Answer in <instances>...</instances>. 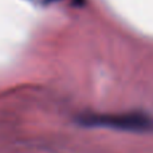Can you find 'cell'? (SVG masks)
<instances>
[{
    "label": "cell",
    "mask_w": 153,
    "mask_h": 153,
    "mask_svg": "<svg viewBox=\"0 0 153 153\" xmlns=\"http://www.w3.org/2000/svg\"><path fill=\"white\" fill-rule=\"evenodd\" d=\"M79 124L89 128H110L125 132H153V117L141 111L128 113H87L79 117Z\"/></svg>",
    "instance_id": "obj_1"
},
{
    "label": "cell",
    "mask_w": 153,
    "mask_h": 153,
    "mask_svg": "<svg viewBox=\"0 0 153 153\" xmlns=\"http://www.w3.org/2000/svg\"><path fill=\"white\" fill-rule=\"evenodd\" d=\"M32 3L35 4H42V5H46V4H50V3H54V1H59V0H31ZM74 3H78L79 0H73Z\"/></svg>",
    "instance_id": "obj_2"
}]
</instances>
